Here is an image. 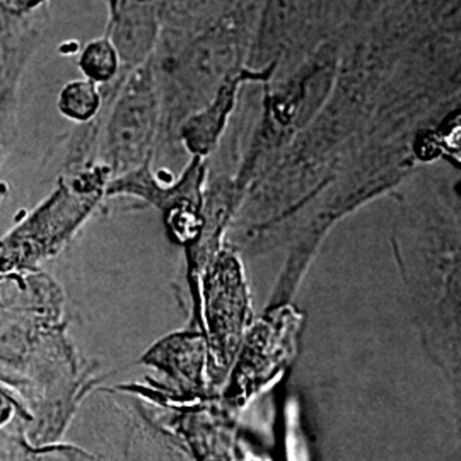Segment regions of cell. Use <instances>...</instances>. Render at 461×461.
Returning a JSON list of instances; mask_svg holds the SVG:
<instances>
[{"label":"cell","mask_w":461,"mask_h":461,"mask_svg":"<svg viewBox=\"0 0 461 461\" xmlns=\"http://www.w3.org/2000/svg\"><path fill=\"white\" fill-rule=\"evenodd\" d=\"M159 95L148 60L135 67L113 103L101 154L106 169L122 176L149 163L159 123Z\"/></svg>","instance_id":"cell-1"},{"label":"cell","mask_w":461,"mask_h":461,"mask_svg":"<svg viewBox=\"0 0 461 461\" xmlns=\"http://www.w3.org/2000/svg\"><path fill=\"white\" fill-rule=\"evenodd\" d=\"M106 36L125 64L137 67L150 57L158 41V7L154 0H108Z\"/></svg>","instance_id":"cell-2"},{"label":"cell","mask_w":461,"mask_h":461,"mask_svg":"<svg viewBox=\"0 0 461 461\" xmlns=\"http://www.w3.org/2000/svg\"><path fill=\"white\" fill-rule=\"evenodd\" d=\"M232 95H234V86L226 87L211 108H207L202 115L190 120L185 125L183 139L186 140V146L192 149V152L197 154V158L209 152L214 146L215 139L221 132L219 129L224 125L230 113Z\"/></svg>","instance_id":"cell-3"},{"label":"cell","mask_w":461,"mask_h":461,"mask_svg":"<svg viewBox=\"0 0 461 461\" xmlns=\"http://www.w3.org/2000/svg\"><path fill=\"white\" fill-rule=\"evenodd\" d=\"M77 66L84 74V79L95 84H106L115 79L122 59L112 40L108 36H101L84 45Z\"/></svg>","instance_id":"cell-4"},{"label":"cell","mask_w":461,"mask_h":461,"mask_svg":"<svg viewBox=\"0 0 461 461\" xmlns=\"http://www.w3.org/2000/svg\"><path fill=\"white\" fill-rule=\"evenodd\" d=\"M57 104L59 112L68 120L77 123H87L98 115L101 108L98 84L89 79L70 81L62 87Z\"/></svg>","instance_id":"cell-5"},{"label":"cell","mask_w":461,"mask_h":461,"mask_svg":"<svg viewBox=\"0 0 461 461\" xmlns=\"http://www.w3.org/2000/svg\"><path fill=\"white\" fill-rule=\"evenodd\" d=\"M49 0H0V11L13 16L26 17L45 13Z\"/></svg>","instance_id":"cell-6"}]
</instances>
